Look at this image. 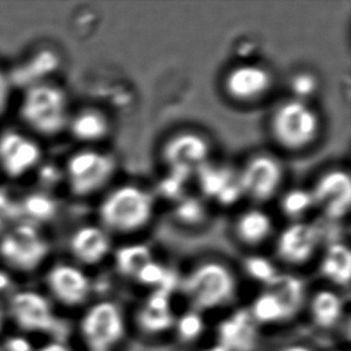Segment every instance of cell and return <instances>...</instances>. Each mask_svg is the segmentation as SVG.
Masks as SVG:
<instances>
[{"mask_svg":"<svg viewBox=\"0 0 351 351\" xmlns=\"http://www.w3.org/2000/svg\"><path fill=\"white\" fill-rule=\"evenodd\" d=\"M154 211L155 200L152 193L136 185H123L106 197L99 215L106 230L131 234L145 228Z\"/></svg>","mask_w":351,"mask_h":351,"instance_id":"6da1fadb","label":"cell"},{"mask_svg":"<svg viewBox=\"0 0 351 351\" xmlns=\"http://www.w3.org/2000/svg\"><path fill=\"white\" fill-rule=\"evenodd\" d=\"M237 280L227 266L206 261L182 282V290L195 309H214L229 304L237 294Z\"/></svg>","mask_w":351,"mask_h":351,"instance_id":"7a4b0ae2","label":"cell"},{"mask_svg":"<svg viewBox=\"0 0 351 351\" xmlns=\"http://www.w3.org/2000/svg\"><path fill=\"white\" fill-rule=\"evenodd\" d=\"M21 117L35 132L56 136L69 123L66 95L56 86H30L21 104Z\"/></svg>","mask_w":351,"mask_h":351,"instance_id":"3957f363","label":"cell"},{"mask_svg":"<svg viewBox=\"0 0 351 351\" xmlns=\"http://www.w3.org/2000/svg\"><path fill=\"white\" fill-rule=\"evenodd\" d=\"M320 119L306 101H287L271 118V132L280 147L298 152L308 147L318 137Z\"/></svg>","mask_w":351,"mask_h":351,"instance_id":"277c9868","label":"cell"},{"mask_svg":"<svg viewBox=\"0 0 351 351\" xmlns=\"http://www.w3.org/2000/svg\"><path fill=\"white\" fill-rule=\"evenodd\" d=\"M115 168V160L108 154L95 150L78 152L67 161V184L73 195H90L108 184Z\"/></svg>","mask_w":351,"mask_h":351,"instance_id":"5b68a950","label":"cell"},{"mask_svg":"<svg viewBox=\"0 0 351 351\" xmlns=\"http://www.w3.org/2000/svg\"><path fill=\"white\" fill-rule=\"evenodd\" d=\"M48 253L47 240L33 224L16 226L0 239V256L14 270H35Z\"/></svg>","mask_w":351,"mask_h":351,"instance_id":"8992f818","label":"cell"},{"mask_svg":"<svg viewBox=\"0 0 351 351\" xmlns=\"http://www.w3.org/2000/svg\"><path fill=\"white\" fill-rule=\"evenodd\" d=\"M125 319L117 304L102 301L83 315L81 333L89 350L110 351L125 336Z\"/></svg>","mask_w":351,"mask_h":351,"instance_id":"52a82bcc","label":"cell"},{"mask_svg":"<svg viewBox=\"0 0 351 351\" xmlns=\"http://www.w3.org/2000/svg\"><path fill=\"white\" fill-rule=\"evenodd\" d=\"M285 179L278 160L270 155H256L237 174L242 195L254 202H267L275 197Z\"/></svg>","mask_w":351,"mask_h":351,"instance_id":"ba28073f","label":"cell"},{"mask_svg":"<svg viewBox=\"0 0 351 351\" xmlns=\"http://www.w3.org/2000/svg\"><path fill=\"white\" fill-rule=\"evenodd\" d=\"M162 156L171 173L186 180L208 163L209 143L198 133L181 132L166 143Z\"/></svg>","mask_w":351,"mask_h":351,"instance_id":"9c48e42d","label":"cell"},{"mask_svg":"<svg viewBox=\"0 0 351 351\" xmlns=\"http://www.w3.org/2000/svg\"><path fill=\"white\" fill-rule=\"evenodd\" d=\"M10 314L19 328L29 332H53L57 317L52 304L43 295L24 290L12 296Z\"/></svg>","mask_w":351,"mask_h":351,"instance_id":"30bf717a","label":"cell"},{"mask_svg":"<svg viewBox=\"0 0 351 351\" xmlns=\"http://www.w3.org/2000/svg\"><path fill=\"white\" fill-rule=\"evenodd\" d=\"M311 193L314 206L322 210L326 217L343 219L350 209V176L347 171H328L319 178Z\"/></svg>","mask_w":351,"mask_h":351,"instance_id":"8fae6325","label":"cell"},{"mask_svg":"<svg viewBox=\"0 0 351 351\" xmlns=\"http://www.w3.org/2000/svg\"><path fill=\"white\" fill-rule=\"evenodd\" d=\"M41 147L16 131L0 136V168L10 178H21L33 171L41 160Z\"/></svg>","mask_w":351,"mask_h":351,"instance_id":"7c38bea8","label":"cell"},{"mask_svg":"<svg viewBox=\"0 0 351 351\" xmlns=\"http://www.w3.org/2000/svg\"><path fill=\"white\" fill-rule=\"evenodd\" d=\"M320 243V230L306 222H295L283 229L277 240V254L291 265L304 264L313 256Z\"/></svg>","mask_w":351,"mask_h":351,"instance_id":"4fadbf2b","label":"cell"},{"mask_svg":"<svg viewBox=\"0 0 351 351\" xmlns=\"http://www.w3.org/2000/svg\"><path fill=\"white\" fill-rule=\"evenodd\" d=\"M272 86V76L264 67L240 65L234 67L224 80V89L232 99L240 102L258 100Z\"/></svg>","mask_w":351,"mask_h":351,"instance_id":"5bb4252c","label":"cell"},{"mask_svg":"<svg viewBox=\"0 0 351 351\" xmlns=\"http://www.w3.org/2000/svg\"><path fill=\"white\" fill-rule=\"evenodd\" d=\"M47 285L56 299L67 306H77L86 301L91 291L90 280L76 266L60 264L48 272Z\"/></svg>","mask_w":351,"mask_h":351,"instance_id":"9a60e30c","label":"cell"},{"mask_svg":"<svg viewBox=\"0 0 351 351\" xmlns=\"http://www.w3.org/2000/svg\"><path fill=\"white\" fill-rule=\"evenodd\" d=\"M70 250L77 261L86 265H95L110 254V235L101 227H82L72 235Z\"/></svg>","mask_w":351,"mask_h":351,"instance_id":"2e32d148","label":"cell"},{"mask_svg":"<svg viewBox=\"0 0 351 351\" xmlns=\"http://www.w3.org/2000/svg\"><path fill=\"white\" fill-rule=\"evenodd\" d=\"M199 184L205 195L219 200L222 204H230L242 195L237 176L222 167L209 166L206 163L199 171Z\"/></svg>","mask_w":351,"mask_h":351,"instance_id":"e0dca14e","label":"cell"},{"mask_svg":"<svg viewBox=\"0 0 351 351\" xmlns=\"http://www.w3.org/2000/svg\"><path fill=\"white\" fill-rule=\"evenodd\" d=\"M138 322L147 332L157 333L166 331L174 324L171 301L163 293L152 295L138 314Z\"/></svg>","mask_w":351,"mask_h":351,"instance_id":"ac0fdd59","label":"cell"},{"mask_svg":"<svg viewBox=\"0 0 351 351\" xmlns=\"http://www.w3.org/2000/svg\"><path fill=\"white\" fill-rule=\"evenodd\" d=\"M272 219L265 211L259 209L247 210L237 219L235 232L240 241L248 246H256L266 241L272 233Z\"/></svg>","mask_w":351,"mask_h":351,"instance_id":"d6986e66","label":"cell"},{"mask_svg":"<svg viewBox=\"0 0 351 351\" xmlns=\"http://www.w3.org/2000/svg\"><path fill=\"white\" fill-rule=\"evenodd\" d=\"M266 285V290L275 295L280 301L285 309L287 319L294 317L304 301V289L302 282L294 276L276 275Z\"/></svg>","mask_w":351,"mask_h":351,"instance_id":"ffe728a7","label":"cell"},{"mask_svg":"<svg viewBox=\"0 0 351 351\" xmlns=\"http://www.w3.org/2000/svg\"><path fill=\"white\" fill-rule=\"evenodd\" d=\"M72 136L81 142H99L110 132V123L105 115L95 110L77 113L70 121Z\"/></svg>","mask_w":351,"mask_h":351,"instance_id":"44dd1931","label":"cell"},{"mask_svg":"<svg viewBox=\"0 0 351 351\" xmlns=\"http://www.w3.org/2000/svg\"><path fill=\"white\" fill-rule=\"evenodd\" d=\"M323 275L337 285H348L351 277V253L343 243H332L322 261Z\"/></svg>","mask_w":351,"mask_h":351,"instance_id":"7402d4cb","label":"cell"},{"mask_svg":"<svg viewBox=\"0 0 351 351\" xmlns=\"http://www.w3.org/2000/svg\"><path fill=\"white\" fill-rule=\"evenodd\" d=\"M311 314L319 328H333L343 315V300L332 290H320L311 302Z\"/></svg>","mask_w":351,"mask_h":351,"instance_id":"603a6c76","label":"cell"},{"mask_svg":"<svg viewBox=\"0 0 351 351\" xmlns=\"http://www.w3.org/2000/svg\"><path fill=\"white\" fill-rule=\"evenodd\" d=\"M152 261V252L143 245L119 248L115 254V263L118 270L125 276L136 278L143 267Z\"/></svg>","mask_w":351,"mask_h":351,"instance_id":"cb8c5ba5","label":"cell"},{"mask_svg":"<svg viewBox=\"0 0 351 351\" xmlns=\"http://www.w3.org/2000/svg\"><path fill=\"white\" fill-rule=\"evenodd\" d=\"M252 313L256 322L267 325L287 320V315L282 304L269 290H265L259 296H256L252 306Z\"/></svg>","mask_w":351,"mask_h":351,"instance_id":"d4e9b609","label":"cell"},{"mask_svg":"<svg viewBox=\"0 0 351 351\" xmlns=\"http://www.w3.org/2000/svg\"><path fill=\"white\" fill-rule=\"evenodd\" d=\"M314 206L311 191L304 189L290 190L280 200V209L289 219H299L304 217Z\"/></svg>","mask_w":351,"mask_h":351,"instance_id":"484cf974","label":"cell"},{"mask_svg":"<svg viewBox=\"0 0 351 351\" xmlns=\"http://www.w3.org/2000/svg\"><path fill=\"white\" fill-rule=\"evenodd\" d=\"M56 203L52 198L45 195H29L24 200V214L28 215L33 221H47L56 214Z\"/></svg>","mask_w":351,"mask_h":351,"instance_id":"4316f807","label":"cell"},{"mask_svg":"<svg viewBox=\"0 0 351 351\" xmlns=\"http://www.w3.org/2000/svg\"><path fill=\"white\" fill-rule=\"evenodd\" d=\"M176 215L181 223L198 224L205 217L204 205L195 198H180L176 205Z\"/></svg>","mask_w":351,"mask_h":351,"instance_id":"83f0119b","label":"cell"},{"mask_svg":"<svg viewBox=\"0 0 351 351\" xmlns=\"http://www.w3.org/2000/svg\"><path fill=\"white\" fill-rule=\"evenodd\" d=\"M204 320L195 311L182 314L176 323L179 336L184 341H189V342L199 337L204 331Z\"/></svg>","mask_w":351,"mask_h":351,"instance_id":"f1b7e54d","label":"cell"},{"mask_svg":"<svg viewBox=\"0 0 351 351\" xmlns=\"http://www.w3.org/2000/svg\"><path fill=\"white\" fill-rule=\"evenodd\" d=\"M290 89L294 94L295 100L304 101L318 91L319 82L313 73L301 72L293 77L290 82Z\"/></svg>","mask_w":351,"mask_h":351,"instance_id":"f546056e","label":"cell"},{"mask_svg":"<svg viewBox=\"0 0 351 351\" xmlns=\"http://www.w3.org/2000/svg\"><path fill=\"white\" fill-rule=\"evenodd\" d=\"M246 270L254 280L270 282L277 274L270 261L263 256H252L246 261Z\"/></svg>","mask_w":351,"mask_h":351,"instance_id":"4dcf8cb0","label":"cell"},{"mask_svg":"<svg viewBox=\"0 0 351 351\" xmlns=\"http://www.w3.org/2000/svg\"><path fill=\"white\" fill-rule=\"evenodd\" d=\"M165 276H166L165 267L152 259L149 264L143 267L136 278L143 285H157L161 283Z\"/></svg>","mask_w":351,"mask_h":351,"instance_id":"1f68e13d","label":"cell"},{"mask_svg":"<svg viewBox=\"0 0 351 351\" xmlns=\"http://www.w3.org/2000/svg\"><path fill=\"white\" fill-rule=\"evenodd\" d=\"M5 351H35L33 344L23 335L10 336L4 343Z\"/></svg>","mask_w":351,"mask_h":351,"instance_id":"d6a6232c","label":"cell"},{"mask_svg":"<svg viewBox=\"0 0 351 351\" xmlns=\"http://www.w3.org/2000/svg\"><path fill=\"white\" fill-rule=\"evenodd\" d=\"M10 100V83L4 73L0 71V115L4 113Z\"/></svg>","mask_w":351,"mask_h":351,"instance_id":"836d02e7","label":"cell"},{"mask_svg":"<svg viewBox=\"0 0 351 351\" xmlns=\"http://www.w3.org/2000/svg\"><path fill=\"white\" fill-rule=\"evenodd\" d=\"M35 351H72L70 348L67 347L66 344L62 342H51L45 344L43 347L38 348V350Z\"/></svg>","mask_w":351,"mask_h":351,"instance_id":"e575fe53","label":"cell"},{"mask_svg":"<svg viewBox=\"0 0 351 351\" xmlns=\"http://www.w3.org/2000/svg\"><path fill=\"white\" fill-rule=\"evenodd\" d=\"M11 287V277L5 271L0 270V293H4Z\"/></svg>","mask_w":351,"mask_h":351,"instance_id":"d590c367","label":"cell"},{"mask_svg":"<svg viewBox=\"0 0 351 351\" xmlns=\"http://www.w3.org/2000/svg\"><path fill=\"white\" fill-rule=\"evenodd\" d=\"M280 351H313L311 348L306 347L304 344H291L288 347L283 348Z\"/></svg>","mask_w":351,"mask_h":351,"instance_id":"8d00e7d4","label":"cell"},{"mask_svg":"<svg viewBox=\"0 0 351 351\" xmlns=\"http://www.w3.org/2000/svg\"><path fill=\"white\" fill-rule=\"evenodd\" d=\"M204 351H228L226 348L222 346V344H219V346H216V347L214 348H210V349H206V350Z\"/></svg>","mask_w":351,"mask_h":351,"instance_id":"74e56055","label":"cell"},{"mask_svg":"<svg viewBox=\"0 0 351 351\" xmlns=\"http://www.w3.org/2000/svg\"><path fill=\"white\" fill-rule=\"evenodd\" d=\"M3 325H4V311L0 307V331L3 328Z\"/></svg>","mask_w":351,"mask_h":351,"instance_id":"f35d334b","label":"cell"},{"mask_svg":"<svg viewBox=\"0 0 351 351\" xmlns=\"http://www.w3.org/2000/svg\"><path fill=\"white\" fill-rule=\"evenodd\" d=\"M89 351H101V350H89Z\"/></svg>","mask_w":351,"mask_h":351,"instance_id":"ab89813d","label":"cell"}]
</instances>
